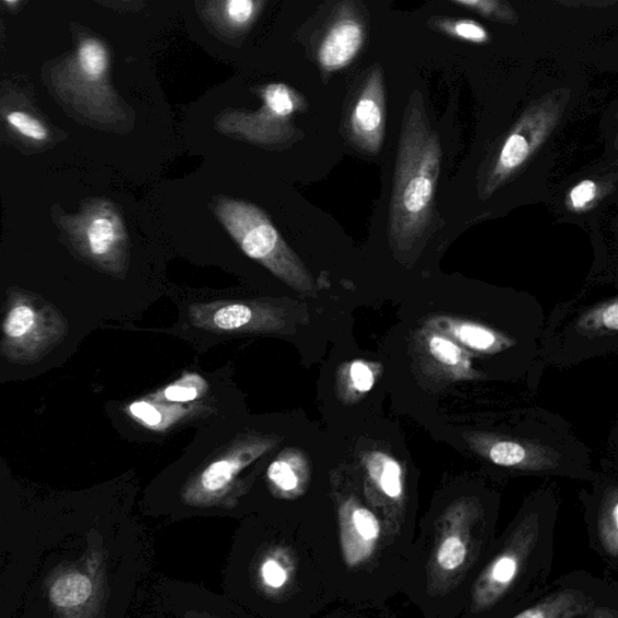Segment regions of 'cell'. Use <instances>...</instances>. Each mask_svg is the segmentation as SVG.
Segmentation results:
<instances>
[{"label": "cell", "mask_w": 618, "mask_h": 618, "mask_svg": "<svg viewBox=\"0 0 618 618\" xmlns=\"http://www.w3.org/2000/svg\"><path fill=\"white\" fill-rule=\"evenodd\" d=\"M35 323L37 314L34 309L27 305H19L8 313L3 329L9 339L18 340L27 336Z\"/></svg>", "instance_id": "obj_16"}, {"label": "cell", "mask_w": 618, "mask_h": 618, "mask_svg": "<svg viewBox=\"0 0 618 618\" xmlns=\"http://www.w3.org/2000/svg\"><path fill=\"white\" fill-rule=\"evenodd\" d=\"M264 108L258 114L240 112L221 116L219 128L226 134L242 135L259 142H276L288 136L285 122L299 110V99L289 87L271 84L263 90Z\"/></svg>", "instance_id": "obj_7"}, {"label": "cell", "mask_w": 618, "mask_h": 618, "mask_svg": "<svg viewBox=\"0 0 618 618\" xmlns=\"http://www.w3.org/2000/svg\"><path fill=\"white\" fill-rule=\"evenodd\" d=\"M125 231L121 220L113 211L99 213L87 226V243L94 258H108L124 242Z\"/></svg>", "instance_id": "obj_12"}, {"label": "cell", "mask_w": 618, "mask_h": 618, "mask_svg": "<svg viewBox=\"0 0 618 618\" xmlns=\"http://www.w3.org/2000/svg\"><path fill=\"white\" fill-rule=\"evenodd\" d=\"M442 154L426 115L420 106H411L403 124L391 202L390 225L397 236L415 234L430 220Z\"/></svg>", "instance_id": "obj_3"}, {"label": "cell", "mask_w": 618, "mask_h": 618, "mask_svg": "<svg viewBox=\"0 0 618 618\" xmlns=\"http://www.w3.org/2000/svg\"><path fill=\"white\" fill-rule=\"evenodd\" d=\"M211 4L218 8L220 19L226 27L240 31L252 25L265 3L254 2V0H228V2Z\"/></svg>", "instance_id": "obj_15"}, {"label": "cell", "mask_w": 618, "mask_h": 618, "mask_svg": "<svg viewBox=\"0 0 618 618\" xmlns=\"http://www.w3.org/2000/svg\"><path fill=\"white\" fill-rule=\"evenodd\" d=\"M91 579L81 573H69L58 577L50 590V599L59 609H73L92 596Z\"/></svg>", "instance_id": "obj_13"}, {"label": "cell", "mask_w": 618, "mask_h": 618, "mask_svg": "<svg viewBox=\"0 0 618 618\" xmlns=\"http://www.w3.org/2000/svg\"><path fill=\"white\" fill-rule=\"evenodd\" d=\"M495 537L493 511L482 506L454 504L424 518L403 591L423 618H460Z\"/></svg>", "instance_id": "obj_1"}, {"label": "cell", "mask_w": 618, "mask_h": 618, "mask_svg": "<svg viewBox=\"0 0 618 618\" xmlns=\"http://www.w3.org/2000/svg\"><path fill=\"white\" fill-rule=\"evenodd\" d=\"M256 307L245 304H213L192 308L197 327L218 331H240L263 325L265 320Z\"/></svg>", "instance_id": "obj_10"}, {"label": "cell", "mask_w": 618, "mask_h": 618, "mask_svg": "<svg viewBox=\"0 0 618 618\" xmlns=\"http://www.w3.org/2000/svg\"><path fill=\"white\" fill-rule=\"evenodd\" d=\"M431 350L435 358L447 365H456L460 359V352L454 343L435 337L431 342Z\"/></svg>", "instance_id": "obj_25"}, {"label": "cell", "mask_w": 618, "mask_h": 618, "mask_svg": "<svg viewBox=\"0 0 618 618\" xmlns=\"http://www.w3.org/2000/svg\"><path fill=\"white\" fill-rule=\"evenodd\" d=\"M4 4L8 7H18L20 5V2H14V0H5Z\"/></svg>", "instance_id": "obj_32"}, {"label": "cell", "mask_w": 618, "mask_h": 618, "mask_svg": "<svg viewBox=\"0 0 618 618\" xmlns=\"http://www.w3.org/2000/svg\"><path fill=\"white\" fill-rule=\"evenodd\" d=\"M9 126L19 135L32 141L44 142L49 139V129L28 113L15 111L7 115Z\"/></svg>", "instance_id": "obj_17"}, {"label": "cell", "mask_w": 618, "mask_h": 618, "mask_svg": "<svg viewBox=\"0 0 618 618\" xmlns=\"http://www.w3.org/2000/svg\"><path fill=\"white\" fill-rule=\"evenodd\" d=\"M562 99L549 96L535 103L523 114L499 153L489 183V193L494 192L529 160L535 150L552 134L562 117Z\"/></svg>", "instance_id": "obj_6"}, {"label": "cell", "mask_w": 618, "mask_h": 618, "mask_svg": "<svg viewBox=\"0 0 618 618\" xmlns=\"http://www.w3.org/2000/svg\"><path fill=\"white\" fill-rule=\"evenodd\" d=\"M351 129L360 148L367 152H378L386 129V98L380 69H375L368 77L359 99L355 102Z\"/></svg>", "instance_id": "obj_8"}, {"label": "cell", "mask_w": 618, "mask_h": 618, "mask_svg": "<svg viewBox=\"0 0 618 618\" xmlns=\"http://www.w3.org/2000/svg\"><path fill=\"white\" fill-rule=\"evenodd\" d=\"M525 456V449L514 443H499L491 450L492 460L503 467L516 466Z\"/></svg>", "instance_id": "obj_21"}, {"label": "cell", "mask_w": 618, "mask_h": 618, "mask_svg": "<svg viewBox=\"0 0 618 618\" xmlns=\"http://www.w3.org/2000/svg\"><path fill=\"white\" fill-rule=\"evenodd\" d=\"M552 511L528 508L495 537L460 618H507L550 585L554 560Z\"/></svg>", "instance_id": "obj_2"}, {"label": "cell", "mask_w": 618, "mask_h": 618, "mask_svg": "<svg viewBox=\"0 0 618 618\" xmlns=\"http://www.w3.org/2000/svg\"><path fill=\"white\" fill-rule=\"evenodd\" d=\"M130 414L149 426H157L162 422L161 412L147 401H136L129 407Z\"/></svg>", "instance_id": "obj_26"}, {"label": "cell", "mask_w": 618, "mask_h": 618, "mask_svg": "<svg viewBox=\"0 0 618 618\" xmlns=\"http://www.w3.org/2000/svg\"><path fill=\"white\" fill-rule=\"evenodd\" d=\"M77 61L82 76L89 81H99L108 71L110 54L102 42L89 38L80 43Z\"/></svg>", "instance_id": "obj_14"}, {"label": "cell", "mask_w": 618, "mask_h": 618, "mask_svg": "<svg viewBox=\"0 0 618 618\" xmlns=\"http://www.w3.org/2000/svg\"><path fill=\"white\" fill-rule=\"evenodd\" d=\"M445 28L447 32L455 34L456 37L464 41L472 43H484L489 41V34H487L485 30L478 25L477 22L470 20L450 23V25H447Z\"/></svg>", "instance_id": "obj_22"}, {"label": "cell", "mask_w": 618, "mask_h": 618, "mask_svg": "<svg viewBox=\"0 0 618 618\" xmlns=\"http://www.w3.org/2000/svg\"><path fill=\"white\" fill-rule=\"evenodd\" d=\"M597 185L594 182L585 181L576 185L569 195L570 204L574 209L585 208L597 196Z\"/></svg>", "instance_id": "obj_24"}, {"label": "cell", "mask_w": 618, "mask_h": 618, "mask_svg": "<svg viewBox=\"0 0 618 618\" xmlns=\"http://www.w3.org/2000/svg\"><path fill=\"white\" fill-rule=\"evenodd\" d=\"M375 482L390 501L397 503L401 501L402 484L400 468L396 461L388 459L384 471L380 472L379 478Z\"/></svg>", "instance_id": "obj_19"}, {"label": "cell", "mask_w": 618, "mask_h": 618, "mask_svg": "<svg viewBox=\"0 0 618 618\" xmlns=\"http://www.w3.org/2000/svg\"><path fill=\"white\" fill-rule=\"evenodd\" d=\"M164 397L174 402L193 401L198 397V389L193 386L185 385V380L175 384L164 390Z\"/></svg>", "instance_id": "obj_28"}, {"label": "cell", "mask_w": 618, "mask_h": 618, "mask_svg": "<svg viewBox=\"0 0 618 618\" xmlns=\"http://www.w3.org/2000/svg\"><path fill=\"white\" fill-rule=\"evenodd\" d=\"M365 33L359 21L346 18L334 23L318 49V61L328 71L347 67L364 44Z\"/></svg>", "instance_id": "obj_9"}, {"label": "cell", "mask_w": 618, "mask_h": 618, "mask_svg": "<svg viewBox=\"0 0 618 618\" xmlns=\"http://www.w3.org/2000/svg\"><path fill=\"white\" fill-rule=\"evenodd\" d=\"M458 336L462 342L469 344L470 347L478 350L490 348L495 341L490 331L469 325L461 327L458 330Z\"/></svg>", "instance_id": "obj_23"}, {"label": "cell", "mask_w": 618, "mask_h": 618, "mask_svg": "<svg viewBox=\"0 0 618 618\" xmlns=\"http://www.w3.org/2000/svg\"><path fill=\"white\" fill-rule=\"evenodd\" d=\"M604 324L609 329H618V305L614 304L611 307L606 309L603 316Z\"/></svg>", "instance_id": "obj_31"}, {"label": "cell", "mask_w": 618, "mask_h": 618, "mask_svg": "<svg viewBox=\"0 0 618 618\" xmlns=\"http://www.w3.org/2000/svg\"><path fill=\"white\" fill-rule=\"evenodd\" d=\"M351 376L355 388L360 391L370 390L374 386V375L370 368L363 363L352 365Z\"/></svg>", "instance_id": "obj_29"}, {"label": "cell", "mask_w": 618, "mask_h": 618, "mask_svg": "<svg viewBox=\"0 0 618 618\" xmlns=\"http://www.w3.org/2000/svg\"><path fill=\"white\" fill-rule=\"evenodd\" d=\"M214 211L245 255L263 264L291 288L307 294L314 291L306 267L264 210L242 199L218 197L214 201Z\"/></svg>", "instance_id": "obj_4"}, {"label": "cell", "mask_w": 618, "mask_h": 618, "mask_svg": "<svg viewBox=\"0 0 618 618\" xmlns=\"http://www.w3.org/2000/svg\"><path fill=\"white\" fill-rule=\"evenodd\" d=\"M586 618H618V602L599 606Z\"/></svg>", "instance_id": "obj_30"}, {"label": "cell", "mask_w": 618, "mask_h": 618, "mask_svg": "<svg viewBox=\"0 0 618 618\" xmlns=\"http://www.w3.org/2000/svg\"><path fill=\"white\" fill-rule=\"evenodd\" d=\"M268 479L284 492L295 491L299 485V474L294 470L291 462L285 459H278L271 464Z\"/></svg>", "instance_id": "obj_20"}, {"label": "cell", "mask_w": 618, "mask_h": 618, "mask_svg": "<svg viewBox=\"0 0 618 618\" xmlns=\"http://www.w3.org/2000/svg\"><path fill=\"white\" fill-rule=\"evenodd\" d=\"M261 574H263L266 584L272 588L283 587L285 581H287V572H285L284 568L275 560L265 562L263 569H261Z\"/></svg>", "instance_id": "obj_27"}, {"label": "cell", "mask_w": 618, "mask_h": 618, "mask_svg": "<svg viewBox=\"0 0 618 618\" xmlns=\"http://www.w3.org/2000/svg\"><path fill=\"white\" fill-rule=\"evenodd\" d=\"M615 602V580L574 570L552 580L537 600L507 618H586L599 606Z\"/></svg>", "instance_id": "obj_5"}, {"label": "cell", "mask_w": 618, "mask_h": 618, "mask_svg": "<svg viewBox=\"0 0 618 618\" xmlns=\"http://www.w3.org/2000/svg\"><path fill=\"white\" fill-rule=\"evenodd\" d=\"M457 5L469 8L472 11L482 16L493 19L494 21H505L513 22L516 20V14L514 9H511L508 4L502 2H495V0H483V2H455Z\"/></svg>", "instance_id": "obj_18"}, {"label": "cell", "mask_w": 618, "mask_h": 618, "mask_svg": "<svg viewBox=\"0 0 618 618\" xmlns=\"http://www.w3.org/2000/svg\"><path fill=\"white\" fill-rule=\"evenodd\" d=\"M267 448L268 445L266 443H255L251 446H243L232 450L228 456L213 461L199 474L197 481L198 489L205 493H218L225 490L248 464L263 455Z\"/></svg>", "instance_id": "obj_11"}]
</instances>
